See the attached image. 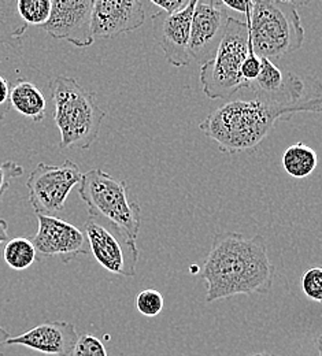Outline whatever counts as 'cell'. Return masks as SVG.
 Returning <instances> with one entry per match:
<instances>
[{
    "mask_svg": "<svg viewBox=\"0 0 322 356\" xmlns=\"http://www.w3.org/2000/svg\"><path fill=\"white\" fill-rule=\"evenodd\" d=\"M275 271L261 234L248 238L236 232H218L200 271L207 284L206 302L268 293L273 285Z\"/></svg>",
    "mask_w": 322,
    "mask_h": 356,
    "instance_id": "obj_1",
    "label": "cell"
},
{
    "mask_svg": "<svg viewBox=\"0 0 322 356\" xmlns=\"http://www.w3.org/2000/svg\"><path fill=\"white\" fill-rule=\"evenodd\" d=\"M276 115L261 102L232 100L211 111L199 128L225 154L252 152L276 125Z\"/></svg>",
    "mask_w": 322,
    "mask_h": 356,
    "instance_id": "obj_2",
    "label": "cell"
},
{
    "mask_svg": "<svg viewBox=\"0 0 322 356\" xmlns=\"http://www.w3.org/2000/svg\"><path fill=\"white\" fill-rule=\"evenodd\" d=\"M49 93L54 103V121L61 134L59 147L88 149L96 141L106 117L96 95L66 76L51 80Z\"/></svg>",
    "mask_w": 322,
    "mask_h": 356,
    "instance_id": "obj_3",
    "label": "cell"
},
{
    "mask_svg": "<svg viewBox=\"0 0 322 356\" xmlns=\"http://www.w3.org/2000/svg\"><path fill=\"white\" fill-rule=\"evenodd\" d=\"M244 15L258 56L273 62L302 48L305 29L296 3L282 0L250 1Z\"/></svg>",
    "mask_w": 322,
    "mask_h": 356,
    "instance_id": "obj_4",
    "label": "cell"
},
{
    "mask_svg": "<svg viewBox=\"0 0 322 356\" xmlns=\"http://www.w3.org/2000/svg\"><path fill=\"white\" fill-rule=\"evenodd\" d=\"M255 100L265 104L277 120L298 113H322V81L313 76H299L281 70L272 60L262 58V70L250 84Z\"/></svg>",
    "mask_w": 322,
    "mask_h": 356,
    "instance_id": "obj_5",
    "label": "cell"
},
{
    "mask_svg": "<svg viewBox=\"0 0 322 356\" xmlns=\"http://www.w3.org/2000/svg\"><path fill=\"white\" fill-rule=\"evenodd\" d=\"M79 193L87 204L88 214L117 225L136 241L141 226V207L127 181L92 169L83 175Z\"/></svg>",
    "mask_w": 322,
    "mask_h": 356,
    "instance_id": "obj_6",
    "label": "cell"
},
{
    "mask_svg": "<svg viewBox=\"0 0 322 356\" xmlns=\"http://www.w3.org/2000/svg\"><path fill=\"white\" fill-rule=\"evenodd\" d=\"M248 47L250 31L247 24L230 17L216 55L200 66L199 80L207 97L227 99L240 89L248 88V83L241 74Z\"/></svg>",
    "mask_w": 322,
    "mask_h": 356,
    "instance_id": "obj_7",
    "label": "cell"
},
{
    "mask_svg": "<svg viewBox=\"0 0 322 356\" xmlns=\"http://www.w3.org/2000/svg\"><path fill=\"white\" fill-rule=\"evenodd\" d=\"M83 232L87 236L91 254L100 266L124 277H134L136 274L138 262L136 241L117 225L90 216L84 223Z\"/></svg>",
    "mask_w": 322,
    "mask_h": 356,
    "instance_id": "obj_8",
    "label": "cell"
},
{
    "mask_svg": "<svg viewBox=\"0 0 322 356\" xmlns=\"http://www.w3.org/2000/svg\"><path fill=\"white\" fill-rule=\"evenodd\" d=\"M81 178L80 168L69 159L62 165L39 163L26 181L29 202L36 214L62 211L70 191L80 185Z\"/></svg>",
    "mask_w": 322,
    "mask_h": 356,
    "instance_id": "obj_9",
    "label": "cell"
},
{
    "mask_svg": "<svg viewBox=\"0 0 322 356\" xmlns=\"http://www.w3.org/2000/svg\"><path fill=\"white\" fill-rule=\"evenodd\" d=\"M38 233L31 238L36 252L45 258H59L70 264L79 255L91 254L90 244L83 229L54 216L36 214Z\"/></svg>",
    "mask_w": 322,
    "mask_h": 356,
    "instance_id": "obj_10",
    "label": "cell"
},
{
    "mask_svg": "<svg viewBox=\"0 0 322 356\" xmlns=\"http://www.w3.org/2000/svg\"><path fill=\"white\" fill-rule=\"evenodd\" d=\"M92 10L93 0H54L49 19L40 29L54 39L87 48L95 43Z\"/></svg>",
    "mask_w": 322,
    "mask_h": 356,
    "instance_id": "obj_11",
    "label": "cell"
},
{
    "mask_svg": "<svg viewBox=\"0 0 322 356\" xmlns=\"http://www.w3.org/2000/svg\"><path fill=\"white\" fill-rule=\"evenodd\" d=\"M230 15L223 0L196 1L191 24V59L204 65L217 52L225 35Z\"/></svg>",
    "mask_w": 322,
    "mask_h": 356,
    "instance_id": "obj_12",
    "label": "cell"
},
{
    "mask_svg": "<svg viewBox=\"0 0 322 356\" xmlns=\"http://www.w3.org/2000/svg\"><path fill=\"white\" fill-rule=\"evenodd\" d=\"M196 0L189 1L184 10L173 14L165 11L152 15V35L156 44L165 54L168 63L175 67L189 65L191 24Z\"/></svg>",
    "mask_w": 322,
    "mask_h": 356,
    "instance_id": "obj_13",
    "label": "cell"
},
{
    "mask_svg": "<svg viewBox=\"0 0 322 356\" xmlns=\"http://www.w3.org/2000/svg\"><path fill=\"white\" fill-rule=\"evenodd\" d=\"M145 21L140 0H95L92 10L93 40L114 39L138 29Z\"/></svg>",
    "mask_w": 322,
    "mask_h": 356,
    "instance_id": "obj_14",
    "label": "cell"
},
{
    "mask_svg": "<svg viewBox=\"0 0 322 356\" xmlns=\"http://www.w3.org/2000/svg\"><path fill=\"white\" fill-rule=\"evenodd\" d=\"M80 336L73 323L47 321L21 336L10 337L4 346H22L36 353L52 356H69Z\"/></svg>",
    "mask_w": 322,
    "mask_h": 356,
    "instance_id": "obj_15",
    "label": "cell"
},
{
    "mask_svg": "<svg viewBox=\"0 0 322 356\" xmlns=\"http://www.w3.org/2000/svg\"><path fill=\"white\" fill-rule=\"evenodd\" d=\"M10 102L11 107L17 113L36 124L42 122L46 117V97L36 84L28 80H15V83L11 86Z\"/></svg>",
    "mask_w": 322,
    "mask_h": 356,
    "instance_id": "obj_16",
    "label": "cell"
},
{
    "mask_svg": "<svg viewBox=\"0 0 322 356\" xmlns=\"http://www.w3.org/2000/svg\"><path fill=\"white\" fill-rule=\"evenodd\" d=\"M28 25L21 19L17 0H0V44L19 51Z\"/></svg>",
    "mask_w": 322,
    "mask_h": 356,
    "instance_id": "obj_17",
    "label": "cell"
},
{
    "mask_svg": "<svg viewBox=\"0 0 322 356\" xmlns=\"http://www.w3.org/2000/svg\"><path fill=\"white\" fill-rule=\"evenodd\" d=\"M282 166L287 175L292 178H307L319 166V155L312 147L299 141L285 149Z\"/></svg>",
    "mask_w": 322,
    "mask_h": 356,
    "instance_id": "obj_18",
    "label": "cell"
},
{
    "mask_svg": "<svg viewBox=\"0 0 322 356\" xmlns=\"http://www.w3.org/2000/svg\"><path fill=\"white\" fill-rule=\"evenodd\" d=\"M3 258L13 270H25L38 259V252L29 237L10 238L4 247Z\"/></svg>",
    "mask_w": 322,
    "mask_h": 356,
    "instance_id": "obj_19",
    "label": "cell"
},
{
    "mask_svg": "<svg viewBox=\"0 0 322 356\" xmlns=\"http://www.w3.org/2000/svg\"><path fill=\"white\" fill-rule=\"evenodd\" d=\"M17 8L21 19L29 26H43L51 15V0H17Z\"/></svg>",
    "mask_w": 322,
    "mask_h": 356,
    "instance_id": "obj_20",
    "label": "cell"
},
{
    "mask_svg": "<svg viewBox=\"0 0 322 356\" xmlns=\"http://www.w3.org/2000/svg\"><path fill=\"white\" fill-rule=\"evenodd\" d=\"M163 306H165L163 296L161 292H158L155 289H144L138 293V298H136L138 312L148 318H154V316L159 315L163 310Z\"/></svg>",
    "mask_w": 322,
    "mask_h": 356,
    "instance_id": "obj_21",
    "label": "cell"
},
{
    "mask_svg": "<svg viewBox=\"0 0 322 356\" xmlns=\"http://www.w3.org/2000/svg\"><path fill=\"white\" fill-rule=\"evenodd\" d=\"M302 291L307 299L322 303V267H312L303 274Z\"/></svg>",
    "mask_w": 322,
    "mask_h": 356,
    "instance_id": "obj_22",
    "label": "cell"
},
{
    "mask_svg": "<svg viewBox=\"0 0 322 356\" xmlns=\"http://www.w3.org/2000/svg\"><path fill=\"white\" fill-rule=\"evenodd\" d=\"M69 356H107V350L96 336L83 334Z\"/></svg>",
    "mask_w": 322,
    "mask_h": 356,
    "instance_id": "obj_23",
    "label": "cell"
},
{
    "mask_svg": "<svg viewBox=\"0 0 322 356\" xmlns=\"http://www.w3.org/2000/svg\"><path fill=\"white\" fill-rule=\"evenodd\" d=\"M261 70H262V58L255 54L251 39H250L248 55H247L243 69H241V74H243L244 80L248 83V87L252 81H255L258 79V76L261 74Z\"/></svg>",
    "mask_w": 322,
    "mask_h": 356,
    "instance_id": "obj_24",
    "label": "cell"
},
{
    "mask_svg": "<svg viewBox=\"0 0 322 356\" xmlns=\"http://www.w3.org/2000/svg\"><path fill=\"white\" fill-rule=\"evenodd\" d=\"M24 175V168L19 166L17 162H3L0 163V202L4 193L8 191L11 179L21 177Z\"/></svg>",
    "mask_w": 322,
    "mask_h": 356,
    "instance_id": "obj_25",
    "label": "cell"
},
{
    "mask_svg": "<svg viewBox=\"0 0 322 356\" xmlns=\"http://www.w3.org/2000/svg\"><path fill=\"white\" fill-rule=\"evenodd\" d=\"M10 95H11V86L7 81V79L0 74V121H3L6 118V115L11 107Z\"/></svg>",
    "mask_w": 322,
    "mask_h": 356,
    "instance_id": "obj_26",
    "label": "cell"
},
{
    "mask_svg": "<svg viewBox=\"0 0 322 356\" xmlns=\"http://www.w3.org/2000/svg\"><path fill=\"white\" fill-rule=\"evenodd\" d=\"M152 4L162 8L168 14L179 13L189 4V0H152Z\"/></svg>",
    "mask_w": 322,
    "mask_h": 356,
    "instance_id": "obj_27",
    "label": "cell"
},
{
    "mask_svg": "<svg viewBox=\"0 0 322 356\" xmlns=\"http://www.w3.org/2000/svg\"><path fill=\"white\" fill-rule=\"evenodd\" d=\"M223 4L234 11H239L241 14H245L248 7H250V1H243V0H234V1H228V0H223Z\"/></svg>",
    "mask_w": 322,
    "mask_h": 356,
    "instance_id": "obj_28",
    "label": "cell"
},
{
    "mask_svg": "<svg viewBox=\"0 0 322 356\" xmlns=\"http://www.w3.org/2000/svg\"><path fill=\"white\" fill-rule=\"evenodd\" d=\"M10 237H8V223L6 220H1L0 218V244L4 243V241H8Z\"/></svg>",
    "mask_w": 322,
    "mask_h": 356,
    "instance_id": "obj_29",
    "label": "cell"
},
{
    "mask_svg": "<svg viewBox=\"0 0 322 356\" xmlns=\"http://www.w3.org/2000/svg\"><path fill=\"white\" fill-rule=\"evenodd\" d=\"M10 339V333L0 326V347L6 344V341Z\"/></svg>",
    "mask_w": 322,
    "mask_h": 356,
    "instance_id": "obj_30",
    "label": "cell"
},
{
    "mask_svg": "<svg viewBox=\"0 0 322 356\" xmlns=\"http://www.w3.org/2000/svg\"><path fill=\"white\" fill-rule=\"evenodd\" d=\"M316 343H317V348H319V355L322 356V334L317 337Z\"/></svg>",
    "mask_w": 322,
    "mask_h": 356,
    "instance_id": "obj_31",
    "label": "cell"
},
{
    "mask_svg": "<svg viewBox=\"0 0 322 356\" xmlns=\"http://www.w3.org/2000/svg\"><path fill=\"white\" fill-rule=\"evenodd\" d=\"M254 356H278V355H273V354H261V355H254Z\"/></svg>",
    "mask_w": 322,
    "mask_h": 356,
    "instance_id": "obj_32",
    "label": "cell"
}]
</instances>
